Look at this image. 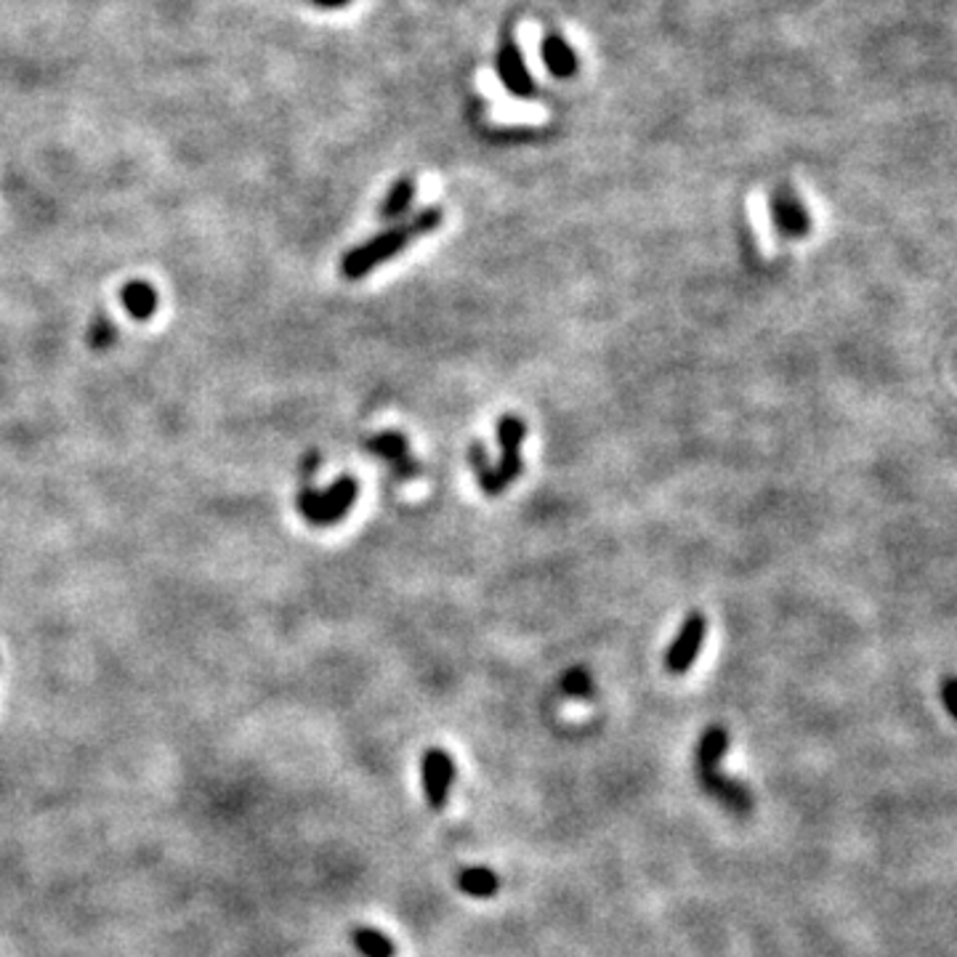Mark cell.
I'll return each mask as SVG.
<instances>
[{
    "label": "cell",
    "mask_w": 957,
    "mask_h": 957,
    "mask_svg": "<svg viewBox=\"0 0 957 957\" xmlns=\"http://www.w3.org/2000/svg\"><path fill=\"white\" fill-rule=\"evenodd\" d=\"M351 944L360 955L365 957H397V944L388 939L386 934L370 925H360L351 931Z\"/></svg>",
    "instance_id": "cell-13"
},
{
    "label": "cell",
    "mask_w": 957,
    "mask_h": 957,
    "mask_svg": "<svg viewBox=\"0 0 957 957\" xmlns=\"http://www.w3.org/2000/svg\"><path fill=\"white\" fill-rule=\"evenodd\" d=\"M356 495H360V484H356V479L341 476L336 479L328 490H322V493L315 487H304L301 493H298L296 506H298V514H301L309 525L330 527V525H338L341 519H346L351 506H354Z\"/></svg>",
    "instance_id": "cell-3"
},
{
    "label": "cell",
    "mask_w": 957,
    "mask_h": 957,
    "mask_svg": "<svg viewBox=\"0 0 957 957\" xmlns=\"http://www.w3.org/2000/svg\"><path fill=\"white\" fill-rule=\"evenodd\" d=\"M707 636V620L702 612H692V615L686 617L684 625L679 628V634H675L673 644L668 647L666 652V670L673 675L686 673L689 668L694 666V660H697L702 644H705Z\"/></svg>",
    "instance_id": "cell-6"
},
{
    "label": "cell",
    "mask_w": 957,
    "mask_h": 957,
    "mask_svg": "<svg viewBox=\"0 0 957 957\" xmlns=\"http://www.w3.org/2000/svg\"><path fill=\"white\" fill-rule=\"evenodd\" d=\"M942 700L947 705V711L957 718V679H947L942 686Z\"/></svg>",
    "instance_id": "cell-18"
},
{
    "label": "cell",
    "mask_w": 957,
    "mask_h": 957,
    "mask_svg": "<svg viewBox=\"0 0 957 957\" xmlns=\"http://www.w3.org/2000/svg\"><path fill=\"white\" fill-rule=\"evenodd\" d=\"M540 54H542V64H546L548 73H551L553 78L566 80L578 73V54H574L570 43H566L561 35H546Z\"/></svg>",
    "instance_id": "cell-11"
},
{
    "label": "cell",
    "mask_w": 957,
    "mask_h": 957,
    "mask_svg": "<svg viewBox=\"0 0 957 957\" xmlns=\"http://www.w3.org/2000/svg\"><path fill=\"white\" fill-rule=\"evenodd\" d=\"M729 752V732L724 726H711V729L702 732L697 752H694V761H697V774H707V771H718V763L724 761V756Z\"/></svg>",
    "instance_id": "cell-10"
},
{
    "label": "cell",
    "mask_w": 957,
    "mask_h": 957,
    "mask_svg": "<svg viewBox=\"0 0 957 957\" xmlns=\"http://www.w3.org/2000/svg\"><path fill=\"white\" fill-rule=\"evenodd\" d=\"M561 689H564V692L570 694V697H591V694H593V681H591V675L585 673L583 668H574V670H570V673L564 675V679H561Z\"/></svg>",
    "instance_id": "cell-17"
},
{
    "label": "cell",
    "mask_w": 957,
    "mask_h": 957,
    "mask_svg": "<svg viewBox=\"0 0 957 957\" xmlns=\"http://www.w3.org/2000/svg\"><path fill=\"white\" fill-rule=\"evenodd\" d=\"M458 889L471 899H493L501 891V880L490 867H465L458 876Z\"/></svg>",
    "instance_id": "cell-12"
},
{
    "label": "cell",
    "mask_w": 957,
    "mask_h": 957,
    "mask_svg": "<svg viewBox=\"0 0 957 957\" xmlns=\"http://www.w3.org/2000/svg\"><path fill=\"white\" fill-rule=\"evenodd\" d=\"M413 197H415V182L413 178H399L397 184H394L392 189H388L386 200L381 202V219L383 221H394L402 219V216L407 213L413 206Z\"/></svg>",
    "instance_id": "cell-15"
},
{
    "label": "cell",
    "mask_w": 957,
    "mask_h": 957,
    "mask_svg": "<svg viewBox=\"0 0 957 957\" xmlns=\"http://www.w3.org/2000/svg\"><path fill=\"white\" fill-rule=\"evenodd\" d=\"M365 450L392 463V469L397 471L399 476L418 474V463H415L410 455V442H407V437H402L397 431H383L378 437L367 439Z\"/></svg>",
    "instance_id": "cell-8"
},
{
    "label": "cell",
    "mask_w": 957,
    "mask_h": 957,
    "mask_svg": "<svg viewBox=\"0 0 957 957\" xmlns=\"http://www.w3.org/2000/svg\"><path fill=\"white\" fill-rule=\"evenodd\" d=\"M497 75H501L508 94L519 96V99L535 96V78L529 75L525 56H521V51L514 41H506L501 46V54H497Z\"/></svg>",
    "instance_id": "cell-7"
},
{
    "label": "cell",
    "mask_w": 957,
    "mask_h": 957,
    "mask_svg": "<svg viewBox=\"0 0 957 957\" xmlns=\"http://www.w3.org/2000/svg\"><path fill=\"white\" fill-rule=\"evenodd\" d=\"M311 3L319 6V9H343L351 0H311Z\"/></svg>",
    "instance_id": "cell-20"
},
{
    "label": "cell",
    "mask_w": 957,
    "mask_h": 957,
    "mask_svg": "<svg viewBox=\"0 0 957 957\" xmlns=\"http://www.w3.org/2000/svg\"><path fill=\"white\" fill-rule=\"evenodd\" d=\"M317 463H319V455H317V452H309V455H306V461H304V465H301V469H304V476H306V479H309L311 474H315V471H317Z\"/></svg>",
    "instance_id": "cell-19"
},
{
    "label": "cell",
    "mask_w": 957,
    "mask_h": 957,
    "mask_svg": "<svg viewBox=\"0 0 957 957\" xmlns=\"http://www.w3.org/2000/svg\"><path fill=\"white\" fill-rule=\"evenodd\" d=\"M114 336H118V330H114L110 317H105V315L96 317L91 322V328H88V341H91L94 349H110L114 343Z\"/></svg>",
    "instance_id": "cell-16"
},
{
    "label": "cell",
    "mask_w": 957,
    "mask_h": 957,
    "mask_svg": "<svg viewBox=\"0 0 957 957\" xmlns=\"http://www.w3.org/2000/svg\"><path fill=\"white\" fill-rule=\"evenodd\" d=\"M442 219H444L442 208L437 206L424 208L420 213H415L410 221L397 223V227L375 234L373 240L351 248V251L341 258V274L346 279H362L365 274L373 272L375 266L386 264V261H392L399 251H405L413 240L426 238V234H431L433 229L442 227Z\"/></svg>",
    "instance_id": "cell-1"
},
{
    "label": "cell",
    "mask_w": 957,
    "mask_h": 957,
    "mask_svg": "<svg viewBox=\"0 0 957 957\" xmlns=\"http://www.w3.org/2000/svg\"><path fill=\"white\" fill-rule=\"evenodd\" d=\"M527 437V424L519 415H503L497 420V442H501V463H490L487 447L482 442H471L469 447V463L474 469L479 487L484 495L497 497L508 484H514L521 476L525 461H521V444Z\"/></svg>",
    "instance_id": "cell-2"
},
{
    "label": "cell",
    "mask_w": 957,
    "mask_h": 957,
    "mask_svg": "<svg viewBox=\"0 0 957 957\" xmlns=\"http://www.w3.org/2000/svg\"><path fill=\"white\" fill-rule=\"evenodd\" d=\"M769 208H771V221H774L777 232H780L782 238L801 240L812 232V213H809L806 206H803L801 197H798L790 187H784V184H780V187L771 191Z\"/></svg>",
    "instance_id": "cell-5"
},
{
    "label": "cell",
    "mask_w": 957,
    "mask_h": 957,
    "mask_svg": "<svg viewBox=\"0 0 957 957\" xmlns=\"http://www.w3.org/2000/svg\"><path fill=\"white\" fill-rule=\"evenodd\" d=\"M420 782H424V795L431 809H444L450 801L452 782H455V761L442 748H429L420 756Z\"/></svg>",
    "instance_id": "cell-4"
},
{
    "label": "cell",
    "mask_w": 957,
    "mask_h": 957,
    "mask_svg": "<svg viewBox=\"0 0 957 957\" xmlns=\"http://www.w3.org/2000/svg\"><path fill=\"white\" fill-rule=\"evenodd\" d=\"M700 782H702V788H705V793L718 798V801L726 803L732 812L745 814L750 809V793L743 782L729 780V777L718 774V771H707V774H700Z\"/></svg>",
    "instance_id": "cell-9"
},
{
    "label": "cell",
    "mask_w": 957,
    "mask_h": 957,
    "mask_svg": "<svg viewBox=\"0 0 957 957\" xmlns=\"http://www.w3.org/2000/svg\"><path fill=\"white\" fill-rule=\"evenodd\" d=\"M123 306L131 317L150 319L157 309L155 287L146 285V283H128L123 287Z\"/></svg>",
    "instance_id": "cell-14"
}]
</instances>
